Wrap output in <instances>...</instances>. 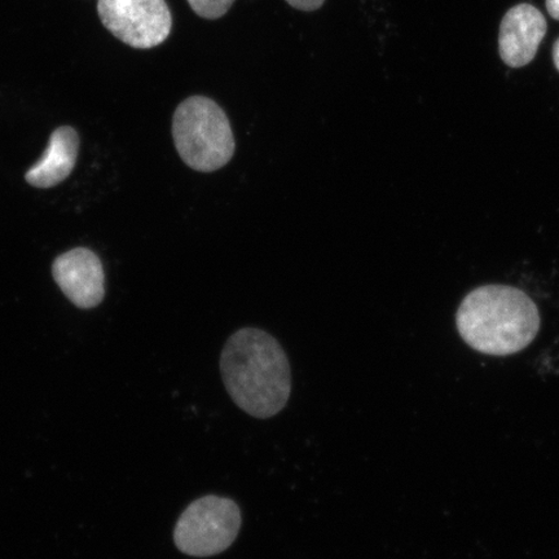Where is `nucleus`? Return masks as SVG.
<instances>
[{"mask_svg": "<svg viewBox=\"0 0 559 559\" xmlns=\"http://www.w3.org/2000/svg\"><path fill=\"white\" fill-rule=\"evenodd\" d=\"M223 382L237 407L255 418H271L288 404L292 372L280 342L258 328H242L221 356Z\"/></svg>", "mask_w": 559, "mask_h": 559, "instance_id": "1", "label": "nucleus"}, {"mask_svg": "<svg viewBox=\"0 0 559 559\" xmlns=\"http://www.w3.org/2000/svg\"><path fill=\"white\" fill-rule=\"evenodd\" d=\"M547 10L551 19L559 21V0H547Z\"/></svg>", "mask_w": 559, "mask_h": 559, "instance_id": "11", "label": "nucleus"}, {"mask_svg": "<svg viewBox=\"0 0 559 559\" xmlns=\"http://www.w3.org/2000/svg\"><path fill=\"white\" fill-rule=\"evenodd\" d=\"M52 275L70 302L80 309H94L102 304L104 269L94 251L76 248L56 258Z\"/></svg>", "mask_w": 559, "mask_h": 559, "instance_id": "6", "label": "nucleus"}, {"mask_svg": "<svg viewBox=\"0 0 559 559\" xmlns=\"http://www.w3.org/2000/svg\"><path fill=\"white\" fill-rule=\"evenodd\" d=\"M457 330L475 352L508 356L531 345L540 330V313L521 289L486 285L473 290L459 307Z\"/></svg>", "mask_w": 559, "mask_h": 559, "instance_id": "2", "label": "nucleus"}, {"mask_svg": "<svg viewBox=\"0 0 559 559\" xmlns=\"http://www.w3.org/2000/svg\"><path fill=\"white\" fill-rule=\"evenodd\" d=\"M286 3L299 11L313 12L321 9L325 0H286Z\"/></svg>", "mask_w": 559, "mask_h": 559, "instance_id": "10", "label": "nucleus"}, {"mask_svg": "<svg viewBox=\"0 0 559 559\" xmlns=\"http://www.w3.org/2000/svg\"><path fill=\"white\" fill-rule=\"evenodd\" d=\"M241 522V510L234 500L204 496L180 515L174 530V543L187 556L221 555L236 540Z\"/></svg>", "mask_w": 559, "mask_h": 559, "instance_id": "4", "label": "nucleus"}, {"mask_svg": "<svg viewBox=\"0 0 559 559\" xmlns=\"http://www.w3.org/2000/svg\"><path fill=\"white\" fill-rule=\"evenodd\" d=\"M97 12L116 38L139 50L163 45L173 27L165 0H99Z\"/></svg>", "mask_w": 559, "mask_h": 559, "instance_id": "5", "label": "nucleus"}, {"mask_svg": "<svg viewBox=\"0 0 559 559\" xmlns=\"http://www.w3.org/2000/svg\"><path fill=\"white\" fill-rule=\"evenodd\" d=\"M554 61L559 72V38L556 40V44L554 46Z\"/></svg>", "mask_w": 559, "mask_h": 559, "instance_id": "12", "label": "nucleus"}, {"mask_svg": "<svg viewBox=\"0 0 559 559\" xmlns=\"http://www.w3.org/2000/svg\"><path fill=\"white\" fill-rule=\"evenodd\" d=\"M547 31V20L536 7L528 3L514 5L506 13L500 25L501 60L510 68L528 66L535 59Z\"/></svg>", "mask_w": 559, "mask_h": 559, "instance_id": "7", "label": "nucleus"}, {"mask_svg": "<svg viewBox=\"0 0 559 559\" xmlns=\"http://www.w3.org/2000/svg\"><path fill=\"white\" fill-rule=\"evenodd\" d=\"M175 148L199 173H214L233 159L236 142L225 110L210 97L194 95L179 104L173 117Z\"/></svg>", "mask_w": 559, "mask_h": 559, "instance_id": "3", "label": "nucleus"}, {"mask_svg": "<svg viewBox=\"0 0 559 559\" xmlns=\"http://www.w3.org/2000/svg\"><path fill=\"white\" fill-rule=\"evenodd\" d=\"M80 138L70 126L56 129L44 156L26 173L27 183L37 188H51L72 174L79 157Z\"/></svg>", "mask_w": 559, "mask_h": 559, "instance_id": "8", "label": "nucleus"}, {"mask_svg": "<svg viewBox=\"0 0 559 559\" xmlns=\"http://www.w3.org/2000/svg\"><path fill=\"white\" fill-rule=\"evenodd\" d=\"M236 0H188L195 15L216 20L226 15Z\"/></svg>", "mask_w": 559, "mask_h": 559, "instance_id": "9", "label": "nucleus"}]
</instances>
